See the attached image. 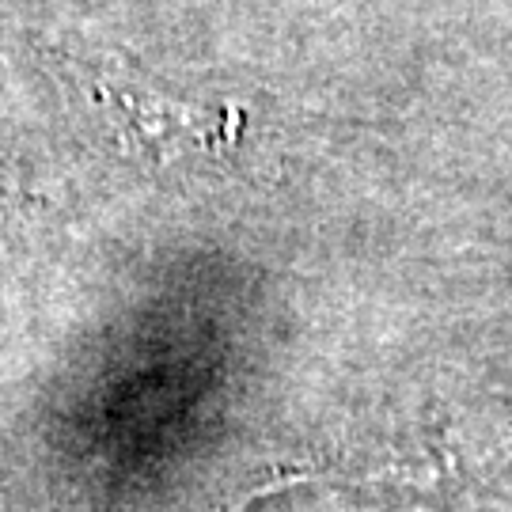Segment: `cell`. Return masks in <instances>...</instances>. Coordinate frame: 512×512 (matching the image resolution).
<instances>
[{"mask_svg": "<svg viewBox=\"0 0 512 512\" xmlns=\"http://www.w3.org/2000/svg\"><path fill=\"white\" fill-rule=\"evenodd\" d=\"M99 99L107 107L122 152L145 164L217 156L236 145L243 129V110L236 107H190L156 92H129L118 84H99Z\"/></svg>", "mask_w": 512, "mask_h": 512, "instance_id": "obj_1", "label": "cell"}]
</instances>
